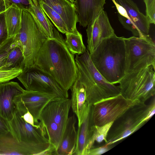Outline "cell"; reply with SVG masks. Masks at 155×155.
Listing matches in <instances>:
<instances>
[{
    "mask_svg": "<svg viewBox=\"0 0 155 155\" xmlns=\"http://www.w3.org/2000/svg\"><path fill=\"white\" fill-rule=\"evenodd\" d=\"M54 37L46 38L38 53L35 65L47 73L68 91L77 78L78 68L74 54L62 35L54 27Z\"/></svg>",
    "mask_w": 155,
    "mask_h": 155,
    "instance_id": "cell-1",
    "label": "cell"
},
{
    "mask_svg": "<svg viewBox=\"0 0 155 155\" xmlns=\"http://www.w3.org/2000/svg\"><path fill=\"white\" fill-rule=\"evenodd\" d=\"M90 54L95 67L109 83H118L125 75L124 37L115 34L104 39Z\"/></svg>",
    "mask_w": 155,
    "mask_h": 155,
    "instance_id": "cell-2",
    "label": "cell"
},
{
    "mask_svg": "<svg viewBox=\"0 0 155 155\" xmlns=\"http://www.w3.org/2000/svg\"><path fill=\"white\" fill-rule=\"evenodd\" d=\"M75 60L77 65L83 71L86 101L88 104L92 105L103 99L120 93L119 86L107 81L97 71L87 50L81 55L76 54Z\"/></svg>",
    "mask_w": 155,
    "mask_h": 155,
    "instance_id": "cell-3",
    "label": "cell"
},
{
    "mask_svg": "<svg viewBox=\"0 0 155 155\" xmlns=\"http://www.w3.org/2000/svg\"><path fill=\"white\" fill-rule=\"evenodd\" d=\"M155 69L150 66L126 74L118 83L120 94L127 99L145 103L155 95Z\"/></svg>",
    "mask_w": 155,
    "mask_h": 155,
    "instance_id": "cell-4",
    "label": "cell"
},
{
    "mask_svg": "<svg viewBox=\"0 0 155 155\" xmlns=\"http://www.w3.org/2000/svg\"><path fill=\"white\" fill-rule=\"evenodd\" d=\"M15 39L23 53L25 67L34 66L39 51L46 38L27 10H22L21 27Z\"/></svg>",
    "mask_w": 155,
    "mask_h": 155,
    "instance_id": "cell-5",
    "label": "cell"
},
{
    "mask_svg": "<svg viewBox=\"0 0 155 155\" xmlns=\"http://www.w3.org/2000/svg\"><path fill=\"white\" fill-rule=\"evenodd\" d=\"M125 74L152 66L155 69V44L149 36L124 38Z\"/></svg>",
    "mask_w": 155,
    "mask_h": 155,
    "instance_id": "cell-6",
    "label": "cell"
},
{
    "mask_svg": "<svg viewBox=\"0 0 155 155\" xmlns=\"http://www.w3.org/2000/svg\"><path fill=\"white\" fill-rule=\"evenodd\" d=\"M155 113V101L149 104L140 103L128 110L111 133L108 134L107 145H110L131 134L148 121Z\"/></svg>",
    "mask_w": 155,
    "mask_h": 155,
    "instance_id": "cell-7",
    "label": "cell"
},
{
    "mask_svg": "<svg viewBox=\"0 0 155 155\" xmlns=\"http://www.w3.org/2000/svg\"><path fill=\"white\" fill-rule=\"evenodd\" d=\"M140 103L139 100L127 99L120 93L103 99L92 105L93 124L100 126L114 122L130 108Z\"/></svg>",
    "mask_w": 155,
    "mask_h": 155,
    "instance_id": "cell-8",
    "label": "cell"
},
{
    "mask_svg": "<svg viewBox=\"0 0 155 155\" xmlns=\"http://www.w3.org/2000/svg\"><path fill=\"white\" fill-rule=\"evenodd\" d=\"M17 78L27 90L55 94L61 98L68 97V91L51 75L35 66L25 67Z\"/></svg>",
    "mask_w": 155,
    "mask_h": 155,
    "instance_id": "cell-9",
    "label": "cell"
},
{
    "mask_svg": "<svg viewBox=\"0 0 155 155\" xmlns=\"http://www.w3.org/2000/svg\"><path fill=\"white\" fill-rule=\"evenodd\" d=\"M61 99L55 94L25 90L22 94L16 96L14 102L23 116L28 110L33 116L36 124H39L41 113L50 101Z\"/></svg>",
    "mask_w": 155,
    "mask_h": 155,
    "instance_id": "cell-10",
    "label": "cell"
},
{
    "mask_svg": "<svg viewBox=\"0 0 155 155\" xmlns=\"http://www.w3.org/2000/svg\"><path fill=\"white\" fill-rule=\"evenodd\" d=\"M8 122L10 131L19 142L34 143L49 142L46 137V133L41 123L40 122L38 126H34L27 123L17 107L12 119Z\"/></svg>",
    "mask_w": 155,
    "mask_h": 155,
    "instance_id": "cell-11",
    "label": "cell"
},
{
    "mask_svg": "<svg viewBox=\"0 0 155 155\" xmlns=\"http://www.w3.org/2000/svg\"><path fill=\"white\" fill-rule=\"evenodd\" d=\"M50 143H34L20 142L9 131L0 135V155H40Z\"/></svg>",
    "mask_w": 155,
    "mask_h": 155,
    "instance_id": "cell-12",
    "label": "cell"
},
{
    "mask_svg": "<svg viewBox=\"0 0 155 155\" xmlns=\"http://www.w3.org/2000/svg\"><path fill=\"white\" fill-rule=\"evenodd\" d=\"M87 26V48L90 54L104 39L115 35L107 13L104 10Z\"/></svg>",
    "mask_w": 155,
    "mask_h": 155,
    "instance_id": "cell-13",
    "label": "cell"
},
{
    "mask_svg": "<svg viewBox=\"0 0 155 155\" xmlns=\"http://www.w3.org/2000/svg\"><path fill=\"white\" fill-rule=\"evenodd\" d=\"M25 90L16 82L0 83V115L8 122L12 119L16 109L14 102L15 96Z\"/></svg>",
    "mask_w": 155,
    "mask_h": 155,
    "instance_id": "cell-14",
    "label": "cell"
},
{
    "mask_svg": "<svg viewBox=\"0 0 155 155\" xmlns=\"http://www.w3.org/2000/svg\"><path fill=\"white\" fill-rule=\"evenodd\" d=\"M71 104V99L68 98L52 101L44 108L39 117L51 120L64 129Z\"/></svg>",
    "mask_w": 155,
    "mask_h": 155,
    "instance_id": "cell-15",
    "label": "cell"
},
{
    "mask_svg": "<svg viewBox=\"0 0 155 155\" xmlns=\"http://www.w3.org/2000/svg\"><path fill=\"white\" fill-rule=\"evenodd\" d=\"M78 22L85 27L94 21L104 9L105 0H75Z\"/></svg>",
    "mask_w": 155,
    "mask_h": 155,
    "instance_id": "cell-16",
    "label": "cell"
},
{
    "mask_svg": "<svg viewBox=\"0 0 155 155\" xmlns=\"http://www.w3.org/2000/svg\"><path fill=\"white\" fill-rule=\"evenodd\" d=\"M92 105L87 103L81 123L78 126L76 149L73 155H87L88 145L92 135L91 126L93 125L91 117Z\"/></svg>",
    "mask_w": 155,
    "mask_h": 155,
    "instance_id": "cell-17",
    "label": "cell"
},
{
    "mask_svg": "<svg viewBox=\"0 0 155 155\" xmlns=\"http://www.w3.org/2000/svg\"><path fill=\"white\" fill-rule=\"evenodd\" d=\"M38 0L43 2L61 16L71 33L78 31L76 28L78 16L74 4L68 0Z\"/></svg>",
    "mask_w": 155,
    "mask_h": 155,
    "instance_id": "cell-18",
    "label": "cell"
},
{
    "mask_svg": "<svg viewBox=\"0 0 155 155\" xmlns=\"http://www.w3.org/2000/svg\"><path fill=\"white\" fill-rule=\"evenodd\" d=\"M78 68L77 77L70 89L71 92V107L77 117L79 126L81 123L87 102L85 85L81 71Z\"/></svg>",
    "mask_w": 155,
    "mask_h": 155,
    "instance_id": "cell-19",
    "label": "cell"
},
{
    "mask_svg": "<svg viewBox=\"0 0 155 155\" xmlns=\"http://www.w3.org/2000/svg\"><path fill=\"white\" fill-rule=\"evenodd\" d=\"M126 10L131 21L134 24L141 37L149 36L150 23L146 16L141 12L132 0H114Z\"/></svg>",
    "mask_w": 155,
    "mask_h": 155,
    "instance_id": "cell-20",
    "label": "cell"
},
{
    "mask_svg": "<svg viewBox=\"0 0 155 155\" xmlns=\"http://www.w3.org/2000/svg\"><path fill=\"white\" fill-rule=\"evenodd\" d=\"M76 119L74 114L68 117L60 144L56 150L57 155H73L77 140L75 125Z\"/></svg>",
    "mask_w": 155,
    "mask_h": 155,
    "instance_id": "cell-21",
    "label": "cell"
},
{
    "mask_svg": "<svg viewBox=\"0 0 155 155\" xmlns=\"http://www.w3.org/2000/svg\"><path fill=\"white\" fill-rule=\"evenodd\" d=\"M31 14L38 28L46 38L54 37V26L38 5L36 6L33 3L28 10Z\"/></svg>",
    "mask_w": 155,
    "mask_h": 155,
    "instance_id": "cell-22",
    "label": "cell"
},
{
    "mask_svg": "<svg viewBox=\"0 0 155 155\" xmlns=\"http://www.w3.org/2000/svg\"><path fill=\"white\" fill-rule=\"evenodd\" d=\"M22 10L12 4L5 11L9 37L16 36L21 27Z\"/></svg>",
    "mask_w": 155,
    "mask_h": 155,
    "instance_id": "cell-23",
    "label": "cell"
},
{
    "mask_svg": "<svg viewBox=\"0 0 155 155\" xmlns=\"http://www.w3.org/2000/svg\"><path fill=\"white\" fill-rule=\"evenodd\" d=\"M40 121L44 127L49 143L56 150L61 143L64 129L49 119L39 117Z\"/></svg>",
    "mask_w": 155,
    "mask_h": 155,
    "instance_id": "cell-24",
    "label": "cell"
},
{
    "mask_svg": "<svg viewBox=\"0 0 155 155\" xmlns=\"http://www.w3.org/2000/svg\"><path fill=\"white\" fill-rule=\"evenodd\" d=\"M25 67L23 53L20 46L17 43L8 54L0 70H22Z\"/></svg>",
    "mask_w": 155,
    "mask_h": 155,
    "instance_id": "cell-25",
    "label": "cell"
},
{
    "mask_svg": "<svg viewBox=\"0 0 155 155\" xmlns=\"http://www.w3.org/2000/svg\"><path fill=\"white\" fill-rule=\"evenodd\" d=\"M65 44L73 54L80 55L87 50L83 41L82 36L78 31L75 33H66Z\"/></svg>",
    "mask_w": 155,
    "mask_h": 155,
    "instance_id": "cell-26",
    "label": "cell"
},
{
    "mask_svg": "<svg viewBox=\"0 0 155 155\" xmlns=\"http://www.w3.org/2000/svg\"><path fill=\"white\" fill-rule=\"evenodd\" d=\"M40 6L50 18L58 30L63 34L71 33L67 26L61 16L42 1L38 0Z\"/></svg>",
    "mask_w": 155,
    "mask_h": 155,
    "instance_id": "cell-27",
    "label": "cell"
},
{
    "mask_svg": "<svg viewBox=\"0 0 155 155\" xmlns=\"http://www.w3.org/2000/svg\"><path fill=\"white\" fill-rule=\"evenodd\" d=\"M114 123V122H111L100 126L94 125H92V135L87 147L88 151L92 148L95 141L99 143L104 141L106 143H107V136Z\"/></svg>",
    "mask_w": 155,
    "mask_h": 155,
    "instance_id": "cell-28",
    "label": "cell"
},
{
    "mask_svg": "<svg viewBox=\"0 0 155 155\" xmlns=\"http://www.w3.org/2000/svg\"><path fill=\"white\" fill-rule=\"evenodd\" d=\"M16 44L14 36L9 37L0 46V68L3 66L10 52Z\"/></svg>",
    "mask_w": 155,
    "mask_h": 155,
    "instance_id": "cell-29",
    "label": "cell"
},
{
    "mask_svg": "<svg viewBox=\"0 0 155 155\" xmlns=\"http://www.w3.org/2000/svg\"><path fill=\"white\" fill-rule=\"evenodd\" d=\"M118 20L123 27L131 31L134 36L141 37L140 33L134 24L129 19L118 14Z\"/></svg>",
    "mask_w": 155,
    "mask_h": 155,
    "instance_id": "cell-30",
    "label": "cell"
},
{
    "mask_svg": "<svg viewBox=\"0 0 155 155\" xmlns=\"http://www.w3.org/2000/svg\"><path fill=\"white\" fill-rule=\"evenodd\" d=\"M5 10L15 4L22 10H28L33 3L32 0H4Z\"/></svg>",
    "mask_w": 155,
    "mask_h": 155,
    "instance_id": "cell-31",
    "label": "cell"
},
{
    "mask_svg": "<svg viewBox=\"0 0 155 155\" xmlns=\"http://www.w3.org/2000/svg\"><path fill=\"white\" fill-rule=\"evenodd\" d=\"M21 69L0 70V83L8 82L17 77L21 72Z\"/></svg>",
    "mask_w": 155,
    "mask_h": 155,
    "instance_id": "cell-32",
    "label": "cell"
},
{
    "mask_svg": "<svg viewBox=\"0 0 155 155\" xmlns=\"http://www.w3.org/2000/svg\"><path fill=\"white\" fill-rule=\"evenodd\" d=\"M146 6V16L150 24H155V0H143Z\"/></svg>",
    "mask_w": 155,
    "mask_h": 155,
    "instance_id": "cell-33",
    "label": "cell"
},
{
    "mask_svg": "<svg viewBox=\"0 0 155 155\" xmlns=\"http://www.w3.org/2000/svg\"><path fill=\"white\" fill-rule=\"evenodd\" d=\"M9 38L5 12L0 13V46Z\"/></svg>",
    "mask_w": 155,
    "mask_h": 155,
    "instance_id": "cell-34",
    "label": "cell"
},
{
    "mask_svg": "<svg viewBox=\"0 0 155 155\" xmlns=\"http://www.w3.org/2000/svg\"><path fill=\"white\" fill-rule=\"evenodd\" d=\"M110 145H105L102 146L89 149L87 155H99L102 154L110 150L111 147Z\"/></svg>",
    "mask_w": 155,
    "mask_h": 155,
    "instance_id": "cell-35",
    "label": "cell"
},
{
    "mask_svg": "<svg viewBox=\"0 0 155 155\" xmlns=\"http://www.w3.org/2000/svg\"><path fill=\"white\" fill-rule=\"evenodd\" d=\"M10 131L8 122L0 115V135Z\"/></svg>",
    "mask_w": 155,
    "mask_h": 155,
    "instance_id": "cell-36",
    "label": "cell"
},
{
    "mask_svg": "<svg viewBox=\"0 0 155 155\" xmlns=\"http://www.w3.org/2000/svg\"><path fill=\"white\" fill-rule=\"evenodd\" d=\"M22 117L26 122L34 126H38L40 124V122L39 124H35L33 116L28 110L26 113L22 116Z\"/></svg>",
    "mask_w": 155,
    "mask_h": 155,
    "instance_id": "cell-37",
    "label": "cell"
},
{
    "mask_svg": "<svg viewBox=\"0 0 155 155\" xmlns=\"http://www.w3.org/2000/svg\"><path fill=\"white\" fill-rule=\"evenodd\" d=\"M5 7L4 0H0V13L5 12Z\"/></svg>",
    "mask_w": 155,
    "mask_h": 155,
    "instance_id": "cell-38",
    "label": "cell"
},
{
    "mask_svg": "<svg viewBox=\"0 0 155 155\" xmlns=\"http://www.w3.org/2000/svg\"><path fill=\"white\" fill-rule=\"evenodd\" d=\"M33 3L36 6H38V0H32Z\"/></svg>",
    "mask_w": 155,
    "mask_h": 155,
    "instance_id": "cell-39",
    "label": "cell"
},
{
    "mask_svg": "<svg viewBox=\"0 0 155 155\" xmlns=\"http://www.w3.org/2000/svg\"><path fill=\"white\" fill-rule=\"evenodd\" d=\"M68 0V1H69V2H71L72 3H73V4H74V0Z\"/></svg>",
    "mask_w": 155,
    "mask_h": 155,
    "instance_id": "cell-40",
    "label": "cell"
}]
</instances>
